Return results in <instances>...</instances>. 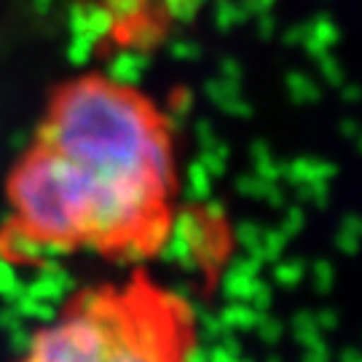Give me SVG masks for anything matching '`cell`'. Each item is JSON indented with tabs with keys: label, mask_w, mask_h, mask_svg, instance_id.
<instances>
[{
	"label": "cell",
	"mask_w": 362,
	"mask_h": 362,
	"mask_svg": "<svg viewBox=\"0 0 362 362\" xmlns=\"http://www.w3.org/2000/svg\"><path fill=\"white\" fill-rule=\"evenodd\" d=\"M0 260L148 266L180 215L177 137L153 94L100 70L62 78L3 185Z\"/></svg>",
	"instance_id": "1"
},
{
	"label": "cell",
	"mask_w": 362,
	"mask_h": 362,
	"mask_svg": "<svg viewBox=\"0 0 362 362\" xmlns=\"http://www.w3.org/2000/svg\"><path fill=\"white\" fill-rule=\"evenodd\" d=\"M194 300L148 266L78 287L16 362H196Z\"/></svg>",
	"instance_id": "2"
}]
</instances>
